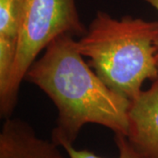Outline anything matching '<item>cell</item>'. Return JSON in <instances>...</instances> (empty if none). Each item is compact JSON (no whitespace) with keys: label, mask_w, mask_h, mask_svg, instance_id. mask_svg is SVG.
<instances>
[{"label":"cell","mask_w":158,"mask_h":158,"mask_svg":"<svg viewBox=\"0 0 158 158\" xmlns=\"http://www.w3.org/2000/svg\"><path fill=\"white\" fill-rule=\"evenodd\" d=\"M79 52L77 40L62 34L46 48L24 81L42 90L57 109L51 141L74 145L86 124H97L126 135L130 99L111 89Z\"/></svg>","instance_id":"cell-1"},{"label":"cell","mask_w":158,"mask_h":158,"mask_svg":"<svg viewBox=\"0 0 158 158\" xmlns=\"http://www.w3.org/2000/svg\"><path fill=\"white\" fill-rule=\"evenodd\" d=\"M157 37L158 21L130 15L118 19L99 11L77 46L98 77L131 100L144 82L158 78Z\"/></svg>","instance_id":"cell-2"},{"label":"cell","mask_w":158,"mask_h":158,"mask_svg":"<svg viewBox=\"0 0 158 158\" xmlns=\"http://www.w3.org/2000/svg\"><path fill=\"white\" fill-rule=\"evenodd\" d=\"M87 28L76 0H26L22 28L8 90L0 99V117L11 118L19 101L21 83L38 56L57 37H81Z\"/></svg>","instance_id":"cell-3"},{"label":"cell","mask_w":158,"mask_h":158,"mask_svg":"<svg viewBox=\"0 0 158 158\" xmlns=\"http://www.w3.org/2000/svg\"><path fill=\"white\" fill-rule=\"evenodd\" d=\"M127 138L141 153L158 158V78L130 100Z\"/></svg>","instance_id":"cell-4"},{"label":"cell","mask_w":158,"mask_h":158,"mask_svg":"<svg viewBox=\"0 0 158 158\" xmlns=\"http://www.w3.org/2000/svg\"><path fill=\"white\" fill-rule=\"evenodd\" d=\"M0 158H69L63 148L37 135L20 118L4 119L0 131Z\"/></svg>","instance_id":"cell-5"},{"label":"cell","mask_w":158,"mask_h":158,"mask_svg":"<svg viewBox=\"0 0 158 158\" xmlns=\"http://www.w3.org/2000/svg\"><path fill=\"white\" fill-rule=\"evenodd\" d=\"M26 0H0V99L6 96L17 55Z\"/></svg>","instance_id":"cell-6"},{"label":"cell","mask_w":158,"mask_h":158,"mask_svg":"<svg viewBox=\"0 0 158 158\" xmlns=\"http://www.w3.org/2000/svg\"><path fill=\"white\" fill-rule=\"evenodd\" d=\"M114 142L118 150L117 158H151L136 149L122 134H114ZM62 148L69 158H105L87 149H77L74 145H64Z\"/></svg>","instance_id":"cell-7"},{"label":"cell","mask_w":158,"mask_h":158,"mask_svg":"<svg viewBox=\"0 0 158 158\" xmlns=\"http://www.w3.org/2000/svg\"><path fill=\"white\" fill-rule=\"evenodd\" d=\"M142 1H144V2L148 3V5H150L158 11V0H142ZM156 45L158 46V37L157 40H156Z\"/></svg>","instance_id":"cell-8"}]
</instances>
